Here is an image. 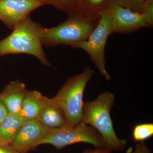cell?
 <instances>
[{"mask_svg": "<svg viewBox=\"0 0 153 153\" xmlns=\"http://www.w3.org/2000/svg\"><path fill=\"white\" fill-rule=\"evenodd\" d=\"M44 29L29 16L14 28L8 36L0 41V56L28 54L36 57L43 65L51 67L41 42Z\"/></svg>", "mask_w": 153, "mask_h": 153, "instance_id": "1", "label": "cell"}, {"mask_svg": "<svg viewBox=\"0 0 153 153\" xmlns=\"http://www.w3.org/2000/svg\"><path fill=\"white\" fill-rule=\"evenodd\" d=\"M115 96L102 92L91 101H84L82 121L93 127L100 134L111 152L123 150L127 142L118 137L114 131L110 112L114 104Z\"/></svg>", "mask_w": 153, "mask_h": 153, "instance_id": "2", "label": "cell"}, {"mask_svg": "<svg viewBox=\"0 0 153 153\" xmlns=\"http://www.w3.org/2000/svg\"><path fill=\"white\" fill-rule=\"evenodd\" d=\"M94 74V70L87 66L81 73L68 78L52 98L62 109L67 125L74 126L82 121L84 91Z\"/></svg>", "mask_w": 153, "mask_h": 153, "instance_id": "3", "label": "cell"}, {"mask_svg": "<svg viewBox=\"0 0 153 153\" xmlns=\"http://www.w3.org/2000/svg\"><path fill=\"white\" fill-rule=\"evenodd\" d=\"M56 27L44 28L41 40L43 46L53 47L60 45L69 46L86 40L97 25L99 18H91L74 13Z\"/></svg>", "mask_w": 153, "mask_h": 153, "instance_id": "4", "label": "cell"}, {"mask_svg": "<svg viewBox=\"0 0 153 153\" xmlns=\"http://www.w3.org/2000/svg\"><path fill=\"white\" fill-rule=\"evenodd\" d=\"M111 34L112 19L106 10L102 13L97 25L86 40L69 46L85 51L99 72L107 81L111 79V77L105 67V52L107 41Z\"/></svg>", "mask_w": 153, "mask_h": 153, "instance_id": "5", "label": "cell"}, {"mask_svg": "<svg viewBox=\"0 0 153 153\" xmlns=\"http://www.w3.org/2000/svg\"><path fill=\"white\" fill-rule=\"evenodd\" d=\"M78 143H87L95 148H107L100 134L94 128L81 121L73 126L50 129L41 144H50L57 149Z\"/></svg>", "mask_w": 153, "mask_h": 153, "instance_id": "6", "label": "cell"}, {"mask_svg": "<svg viewBox=\"0 0 153 153\" xmlns=\"http://www.w3.org/2000/svg\"><path fill=\"white\" fill-rule=\"evenodd\" d=\"M107 10L112 19V34H129L152 27L146 22L142 14L115 3L111 2Z\"/></svg>", "mask_w": 153, "mask_h": 153, "instance_id": "7", "label": "cell"}, {"mask_svg": "<svg viewBox=\"0 0 153 153\" xmlns=\"http://www.w3.org/2000/svg\"><path fill=\"white\" fill-rule=\"evenodd\" d=\"M50 129L37 119L25 120L11 144L20 152L27 153L41 144Z\"/></svg>", "mask_w": 153, "mask_h": 153, "instance_id": "8", "label": "cell"}, {"mask_svg": "<svg viewBox=\"0 0 153 153\" xmlns=\"http://www.w3.org/2000/svg\"><path fill=\"white\" fill-rule=\"evenodd\" d=\"M43 6L39 0H0V21L13 30L31 12Z\"/></svg>", "mask_w": 153, "mask_h": 153, "instance_id": "9", "label": "cell"}, {"mask_svg": "<svg viewBox=\"0 0 153 153\" xmlns=\"http://www.w3.org/2000/svg\"><path fill=\"white\" fill-rule=\"evenodd\" d=\"M36 119L50 129L60 128L67 125L62 109L53 101L42 94L40 110Z\"/></svg>", "mask_w": 153, "mask_h": 153, "instance_id": "10", "label": "cell"}, {"mask_svg": "<svg viewBox=\"0 0 153 153\" xmlns=\"http://www.w3.org/2000/svg\"><path fill=\"white\" fill-rule=\"evenodd\" d=\"M27 91L26 85L18 79L5 86L0 93V99L8 113L19 114Z\"/></svg>", "mask_w": 153, "mask_h": 153, "instance_id": "11", "label": "cell"}, {"mask_svg": "<svg viewBox=\"0 0 153 153\" xmlns=\"http://www.w3.org/2000/svg\"><path fill=\"white\" fill-rule=\"evenodd\" d=\"M25 120L19 114L8 113L0 123V142L11 143Z\"/></svg>", "mask_w": 153, "mask_h": 153, "instance_id": "12", "label": "cell"}, {"mask_svg": "<svg viewBox=\"0 0 153 153\" xmlns=\"http://www.w3.org/2000/svg\"><path fill=\"white\" fill-rule=\"evenodd\" d=\"M42 95L39 91L27 90L19 113L25 120L37 117L41 107Z\"/></svg>", "mask_w": 153, "mask_h": 153, "instance_id": "13", "label": "cell"}, {"mask_svg": "<svg viewBox=\"0 0 153 153\" xmlns=\"http://www.w3.org/2000/svg\"><path fill=\"white\" fill-rule=\"evenodd\" d=\"M111 0H79L75 13L91 18H99L106 10Z\"/></svg>", "mask_w": 153, "mask_h": 153, "instance_id": "14", "label": "cell"}, {"mask_svg": "<svg viewBox=\"0 0 153 153\" xmlns=\"http://www.w3.org/2000/svg\"><path fill=\"white\" fill-rule=\"evenodd\" d=\"M45 5H51L67 15L75 13L79 0H39Z\"/></svg>", "mask_w": 153, "mask_h": 153, "instance_id": "15", "label": "cell"}, {"mask_svg": "<svg viewBox=\"0 0 153 153\" xmlns=\"http://www.w3.org/2000/svg\"><path fill=\"white\" fill-rule=\"evenodd\" d=\"M153 135V123L140 124L135 126L132 131V138L136 142H144Z\"/></svg>", "mask_w": 153, "mask_h": 153, "instance_id": "16", "label": "cell"}, {"mask_svg": "<svg viewBox=\"0 0 153 153\" xmlns=\"http://www.w3.org/2000/svg\"><path fill=\"white\" fill-rule=\"evenodd\" d=\"M147 0H111V2L130 9L140 13L143 6Z\"/></svg>", "mask_w": 153, "mask_h": 153, "instance_id": "17", "label": "cell"}, {"mask_svg": "<svg viewBox=\"0 0 153 153\" xmlns=\"http://www.w3.org/2000/svg\"><path fill=\"white\" fill-rule=\"evenodd\" d=\"M141 14L146 22L150 25H153V0H147L142 9Z\"/></svg>", "mask_w": 153, "mask_h": 153, "instance_id": "18", "label": "cell"}, {"mask_svg": "<svg viewBox=\"0 0 153 153\" xmlns=\"http://www.w3.org/2000/svg\"><path fill=\"white\" fill-rule=\"evenodd\" d=\"M152 152L144 142H141L137 143L134 148H129L125 153H151Z\"/></svg>", "mask_w": 153, "mask_h": 153, "instance_id": "19", "label": "cell"}, {"mask_svg": "<svg viewBox=\"0 0 153 153\" xmlns=\"http://www.w3.org/2000/svg\"><path fill=\"white\" fill-rule=\"evenodd\" d=\"M0 153H25L20 152L12 146L11 143L0 142Z\"/></svg>", "mask_w": 153, "mask_h": 153, "instance_id": "20", "label": "cell"}, {"mask_svg": "<svg viewBox=\"0 0 153 153\" xmlns=\"http://www.w3.org/2000/svg\"><path fill=\"white\" fill-rule=\"evenodd\" d=\"M107 148H95L94 149H85L82 153H111Z\"/></svg>", "mask_w": 153, "mask_h": 153, "instance_id": "21", "label": "cell"}, {"mask_svg": "<svg viewBox=\"0 0 153 153\" xmlns=\"http://www.w3.org/2000/svg\"><path fill=\"white\" fill-rule=\"evenodd\" d=\"M8 113L5 107L0 99V123L2 121Z\"/></svg>", "mask_w": 153, "mask_h": 153, "instance_id": "22", "label": "cell"}]
</instances>
